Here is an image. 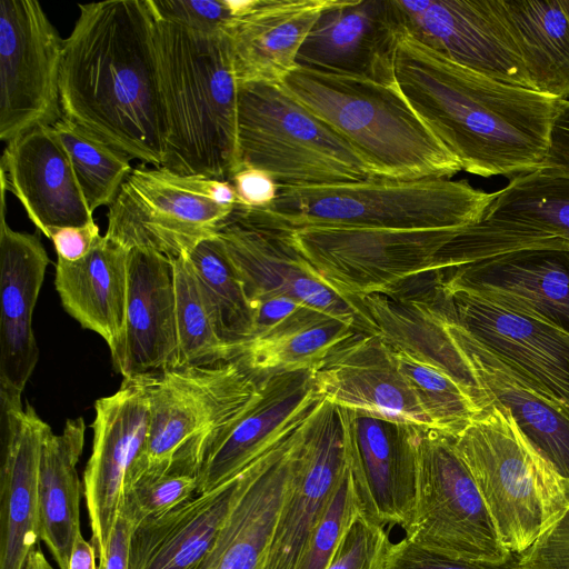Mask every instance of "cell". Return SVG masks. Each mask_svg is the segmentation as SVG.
I'll list each match as a JSON object with an SVG mask.
<instances>
[{"instance_id": "1", "label": "cell", "mask_w": 569, "mask_h": 569, "mask_svg": "<svg viewBox=\"0 0 569 569\" xmlns=\"http://www.w3.org/2000/svg\"><path fill=\"white\" fill-rule=\"evenodd\" d=\"M78 7L63 40V118L130 159L162 167L166 133L150 0Z\"/></svg>"}, {"instance_id": "2", "label": "cell", "mask_w": 569, "mask_h": 569, "mask_svg": "<svg viewBox=\"0 0 569 569\" xmlns=\"http://www.w3.org/2000/svg\"><path fill=\"white\" fill-rule=\"evenodd\" d=\"M395 76L407 102L462 170L513 178L542 168L561 99L459 64L402 30Z\"/></svg>"}, {"instance_id": "3", "label": "cell", "mask_w": 569, "mask_h": 569, "mask_svg": "<svg viewBox=\"0 0 569 569\" xmlns=\"http://www.w3.org/2000/svg\"><path fill=\"white\" fill-rule=\"evenodd\" d=\"M154 17L166 133L162 167L230 181L238 170V82L229 38Z\"/></svg>"}, {"instance_id": "4", "label": "cell", "mask_w": 569, "mask_h": 569, "mask_svg": "<svg viewBox=\"0 0 569 569\" xmlns=\"http://www.w3.org/2000/svg\"><path fill=\"white\" fill-rule=\"evenodd\" d=\"M280 84L342 138L379 179H449L462 170L398 86L300 66Z\"/></svg>"}, {"instance_id": "5", "label": "cell", "mask_w": 569, "mask_h": 569, "mask_svg": "<svg viewBox=\"0 0 569 569\" xmlns=\"http://www.w3.org/2000/svg\"><path fill=\"white\" fill-rule=\"evenodd\" d=\"M495 197L496 192L476 189L466 180L375 179L328 187H278L269 207L244 208L261 222L281 229L438 230L477 223Z\"/></svg>"}, {"instance_id": "6", "label": "cell", "mask_w": 569, "mask_h": 569, "mask_svg": "<svg viewBox=\"0 0 569 569\" xmlns=\"http://www.w3.org/2000/svg\"><path fill=\"white\" fill-rule=\"evenodd\" d=\"M451 437L502 545L511 553L523 552L565 511L563 479L495 401Z\"/></svg>"}, {"instance_id": "7", "label": "cell", "mask_w": 569, "mask_h": 569, "mask_svg": "<svg viewBox=\"0 0 569 569\" xmlns=\"http://www.w3.org/2000/svg\"><path fill=\"white\" fill-rule=\"evenodd\" d=\"M237 152L238 170H262L278 187L313 188L379 179L342 138L280 83L238 84Z\"/></svg>"}, {"instance_id": "8", "label": "cell", "mask_w": 569, "mask_h": 569, "mask_svg": "<svg viewBox=\"0 0 569 569\" xmlns=\"http://www.w3.org/2000/svg\"><path fill=\"white\" fill-rule=\"evenodd\" d=\"M237 203L228 180L138 166L109 207L104 236L177 259L216 237Z\"/></svg>"}, {"instance_id": "9", "label": "cell", "mask_w": 569, "mask_h": 569, "mask_svg": "<svg viewBox=\"0 0 569 569\" xmlns=\"http://www.w3.org/2000/svg\"><path fill=\"white\" fill-rule=\"evenodd\" d=\"M277 229L327 286L353 300L391 293L417 277L439 270L438 253L461 228Z\"/></svg>"}, {"instance_id": "10", "label": "cell", "mask_w": 569, "mask_h": 569, "mask_svg": "<svg viewBox=\"0 0 569 569\" xmlns=\"http://www.w3.org/2000/svg\"><path fill=\"white\" fill-rule=\"evenodd\" d=\"M417 462L416 503L405 538L455 559L509 560L513 553L502 545L452 437L418 426Z\"/></svg>"}, {"instance_id": "11", "label": "cell", "mask_w": 569, "mask_h": 569, "mask_svg": "<svg viewBox=\"0 0 569 569\" xmlns=\"http://www.w3.org/2000/svg\"><path fill=\"white\" fill-rule=\"evenodd\" d=\"M138 379L149 401L147 440L134 461L142 466L169 465L193 443L204 453L210 441L254 400L261 382L238 360L178 367Z\"/></svg>"}, {"instance_id": "12", "label": "cell", "mask_w": 569, "mask_h": 569, "mask_svg": "<svg viewBox=\"0 0 569 569\" xmlns=\"http://www.w3.org/2000/svg\"><path fill=\"white\" fill-rule=\"evenodd\" d=\"M63 40L34 0L0 1V139L9 142L63 116Z\"/></svg>"}, {"instance_id": "13", "label": "cell", "mask_w": 569, "mask_h": 569, "mask_svg": "<svg viewBox=\"0 0 569 569\" xmlns=\"http://www.w3.org/2000/svg\"><path fill=\"white\" fill-rule=\"evenodd\" d=\"M390 6L399 29L419 42L499 81L532 89L496 0H390Z\"/></svg>"}, {"instance_id": "14", "label": "cell", "mask_w": 569, "mask_h": 569, "mask_svg": "<svg viewBox=\"0 0 569 569\" xmlns=\"http://www.w3.org/2000/svg\"><path fill=\"white\" fill-rule=\"evenodd\" d=\"M216 237L233 264L246 293L260 298L284 296L328 316L369 330L359 302L333 291L286 242L281 231L268 226L239 204Z\"/></svg>"}, {"instance_id": "15", "label": "cell", "mask_w": 569, "mask_h": 569, "mask_svg": "<svg viewBox=\"0 0 569 569\" xmlns=\"http://www.w3.org/2000/svg\"><path fill=\"white\" fill-rule=\"evenodd\" d=\"M339 409L360 515L383 527L405 529L416 503L418 426Z\"/></svg>"}, {"instance_id": "16", "label": "cell", "mask_w": 569, "mask_h": 569, "mask_svg": "<svg viewBox=\"0 0 569 569\" xmlns=\"http://www.w3.org/2000/svg\"><path fill=\"white\" fill-rule=\"evenodd\" d=\"M347 469L343 422L323 399L299 445L261 569H296Z\"/></svg>"}, {"instance_id": "17", "label": "cell", "mask_w": 569, "mask_h": 569, "mask_svg": "<svg viewBox=\"0 0 569 569\" xmlns=\"http://www.w3.org/2000/svg\"><path fill=\"white\" fill-rule=\"evenodd\" d=\"M441 286L470 336L569 416V335L475 293Z\"/></svg>"}, {"instance_id": "18", "label": "cell", "mask_w": 569, "mask_h": 569, "mask_svg": "<svg viewBox=\"0 0 569 569\" xmlns=\"http://www.w3.org/2000/svg\"><path fill=\"white\" fill-rule=\"evenodd\" d=\"M441 283L569 335V242L538 244L437 270Z\"/></svg>"}, {"instance_id": "19", "label": "cell", "mask_w": 569, "mask_h": 569, "mask_svg": "<svg viewBox=\"0 0 569 569\" xmlns=\"http://www.w3.org/2000/svg\"><path fill=\"white\" fill-rule=\"evenodd\" d=\"M312 371L263 378L250 406L208 445L198 472V493L236 478L298 429L322 401Z\"/></svg>"}, {"instance_id": "20", "label": "cell", "mask_w": 569, "mask_h": 569, "mask_svg": "<svg viewBox=\"0 0 569 569\" xmlns=\"http://www.w3.org/2000/svg\"><path fill=\"white\" fill-rule=\"evenodd\" d=\"M92 451L83 473L91 540L101 561L119 516L126 477L144 449L149 401L140 379L94 403Z\"/></svg>"}, {"instance_id": "21", "label": "cell", "mask_w": 569, "mask_h": 569, "mask_svg": "<svg viewBox=\"0 0 569 569\" xmlns=\"http://www.w3.org/2000/svg\"><path fill=\"white\" fill-rule=\"evenodd\" d=\"M560 242H569V177L542 168L510 179L482 219L460 234L470 261Z\"/></svg>"}, {"instance_id": "22", "label": "cell", "mask_w": 569, "mask_h": 569, "mask_svg": "<svg viewBox=\"0 0 569 569\" xmlns=\"http://www.w3.org/2000/svg\"><path fill=\"white\" fill-rule=\"evenodd\" d=\"M399 34L390 0H333L303 41L297 66L397 86Z\"/></svg>"}, {"instance_id": "23", "label": "cell", "mask_w": 569, "mask_h": 569, "mask_svg": "<svg viewBox=\"0 0 569 569\" xmlns=\"http://www.w3.org/2000/svg\"><path fill=\"white\" fill-rule=\"evenodd\" d=\"M310 419L244 470L216 540L189 569H261Z\"/></svg>"}, {"instance_id": "24", "label": "cell", "mask_w": 569, "mask_h": 569, "mask_svg": "<svg viewBox=\"0 0 569 569\" xmlns=\"http://www.w3.org/2000/svg\"><path fill=\"white\" fill-rule=\"evenodd\" d=\"M0 569H22L40 539L39 465L50 427L21 397L0 393Z\"/></svg>"}, {"instance_id": "25", "label": "cell", "mask_w": 569, "mask_h": 569, "mask_svg": "<svg viewBox=\"0 0 569 569\" xmlns=\"http://www.w3.org/2000/svg\"><path fill=\"white\" fill-rule=\"evenodd\" d=\"M312 381L323 399L339 407L431 428L391 347L376 332L357 331L312 371Z\"/></svg>"}, {"instance_id": "26", "label": "cell", "mask_w": 569, "mask_h": 569, "mask_svg": "<svg viewBox=\"0 0 569 569\" xmlns=\"http://www.w3.org/2000/svg\"><path fill=\"white\" fill-rule=\"evenodd\" d=\"M6 190L1 179L0 393L21 397L39 359L32 315L50 259L38 234L7 223Z\"/></svg>"}, {"instance_id": "27", "label": "cell", "mask_w": 569, "mask_h": 569, "mask_svg": "<svg viewBox=\"0 0 569 569\" xmlns=\"http://www.w3.org/2000/svg\"><path fill=\"white\" fill-rule=\"evenodd\" d=\"M112 363L127 380L179 367L173 264L161 253L129 250L124 332Z\"/></svg>"}, {"instance_id": "28", "label": "cell", "mask_w": 569, "mask_h": 569, "mask_svg": "<svg viewBox=\"0 0 569 569\" xmlns=\"http://www.w3.org/2000/svg\"><path fill=\"white\" fill-rule=\"evenodd\" d=\"M1 179L47 238L53 229L94 221L68 151L52 126L37 127L7 142Z\"/></svg>"}, {"instance_id": "29", "label": "cell", "mask_w": 569, "mask_h": 569, "mask_svg": "<svg viewBox=\"0 0 569 569\" xmlns=\"http://www.w3.org/2000/svg\"><path fill=\"white\" fill-rule=\"evenodd\" d=\"M333 0H246L227 36L238 84L280 83L297 67L299 50Z\"/></svg>"}, {"instance_id": "30", "label": "cell", "mask_w": 569, "mask_h": 569, "mask_svg": "<svg viewBox=\"0 0 569 569\" xmlns=\"http://www.w3.org/2000/svg\"><path fill=\"white\" fill-rule=\"evenodd\" d=\"M129 250L101 236L77 261L57 259L54 286L64 310L107 342L112 362L124 332Z\"/></svg>"}, {"instance_id": "31", "label": "cell", "mask_w": 569, "mask_h": 569, "mask_svg": "<svg viewBox=\"0 0 569 569\" xmlns=\"http://www.w3.org/2000/svg\"><path fill=\"white\" fill-rule=\"evenodd\" d=\"M244 479L217 488L141 522L132 533L129 569H189L216 540Z\"/></svg>"}, {"instance_id": "32", "label": "cell", "mask_w": 569, "mask_h": 569, "mask_svg": "<svg viewBox=\"0 0 569 569\" xmlns=\"http://www.w3.org/2000/svg\"><path fill=\"white\" fill-rule=\"evenodd\" d=\"M459 328L463 350L490 401L502 406L541 457L569 479V416L480 346L460 322Z\"/></svg>"}, {"instance_id": "33", "label": "cell", "mask_w": 569, "mask_h": 569, "mask_svg": "<svg viewBox=\"0 0 569 569\" xmlns=\"http://www.w3.org/2000/svg\"><path fill=\"white\" fill-rule=\"evenodd\" d=\"M82 417L68 419L61 433L49 427L43 437L39 465V527L59 569H69L80 531L81 485L77 465L84 446Z\"/></svg>"}, {"instance_id": "34", "label": "cell", "mask_w": 569, "mask_h": 569, "mask_svg": "<svg viewBox=\"0 0 569 569\" xmlns=\"http://www.w3.org/2000/svg\"><path fill=\"white\" fill-rule=\"evenodd\" d=\"M532 89L569 98V8L566 0H496Z\"/></svg>"}, {"instance_id": "35", "label": "cell", "mask_w": 569, "mask_h": 569, "mask_svg": "<svg viewBox=\"0 0 569 569\" xmlns=\"http://www.w3.org/2000/svg\"><path fill=\"white\" fill-rule=\"evenodd\" d=\"M357 331L361 330L352 322L305 307L271 331L241 342L234 360L260 380L283 372L313 371Z\"/></svg>"}, {"instance_id": "36", "label": "cell", "mask_w": 569, "mask_h": 569, "mask_svg": "<svg viewBox=\"0 0 569 569\" xmlns=\"http://www.w3.org/2000/svg\"><path fill=\"white\" fill-rule=\"evenodd\" d=\"M201 456L194 448L180 450L169 465L133 463L123 485L119 513L134 529L198 495Z\"/></svg>"}, {"instance_id": "37", "label": "cell", "mask_w": 569, "mask_h": 569, "mask_svg": "<svg viewBox=\"0 0 569 569\" xmlns=\"http://www.w3.org/2000/svg\"><path fill=\"white\" fill-rule=\"evenodd\" d=\"M187 257L221 338L236 349L237 356V347L250 338L253 328V310L242 281L217 237L202 241Z\"/></svg>"}, {"instance_id": "38", "label": "cell", "mask_w": 569, "mask_h": 569, "mask_svg": "<svg viewBox=\"0 0 569 569\" xmlns=\"http://www.w3.org/2000/svg\"><path fill=\"white\" fill-rule=\"evenodd\" d=\"M176 289L179 367L232 361L236 349L220 336L212 310L186 256L171 259Z\"/></svg>"}, {"instance_id": "39", "label": "cell", "mask_w": 569, "mask_h": 569, "mask_svg": "<svg viewBox=\"0 0 569 569\" xmlns=\"http://www.w3.org/2000/svg\"><path fill=\"white\" fill-rule=\"evenodd\" d=\"M52 127L68 151L89 209L110 207L133 170L131 159L63 117Z\"/></svg>"}, {"instance_id": "40", "label": "cell", "mask_w": 569, "mask_h": 569, "mask_svg": "<svg viewBox=\"0 0 569 569\" xmlns=\"http://www.w3.org/2000/svg\"><path fill=\"white\" fill-rule=\"evenodd\" d=\"M391 349L432 429L453 436L481 413L472 397L446 372L403 350Z\"/></svg>"}, {"instance_id": "41", "label": "cell", "mask_w": 569, "mask_h": 569, "mask_svg": "<svg viewBox=\"0 0 569 569\" xmlns=\"http://www.w3.org/2000/svg\"><path fill=\"white\" fill-rule=\"evenodd\" d=\"M360 515L348 466L296 569H326L346 530Z\"/></svg>"}, {"instance_id": "42", "label": "cell", "mask_w": 569, "mask_h": 569, "mask_svg": "<svg viewBox=\"0 0 569 569\" xmlns=\"http://www.w3.org/2000/svg\"><path fill=\"white\" fill-rule=\"evenodd\" d=\"M391 545L383 526L359 515L326 569H385Z\"/></svg>"}, {"instance_id": "43", "label": "cell", "mask_w": 569, "mask_h": 569, "mask_svg": "<svg viewBox=\"0 0 569 569\" xmlns=\"http://www.w3.org/2000/svg\"><path fill=\"white\" fill-rule=\"evenodd\" d=\"M150 4L164 21L208 34H227L246 0H150Z\"/></svg>"}, {"instance_id": "44", "label": "cell", "mask_w": 569, "mask_h": 569, "mask_svg": "<svg viewBox=\"0 0 569 569\" xmlns=\"http://www.w3.org/2000/svg\"><path fill=\"white\" fill-rule=\"evenodd\" d=\"M385 569H521L517 555L505 562H480L450 558L403 538L392 543Z\"/></svg>"}, {"instance_id": "45", "label": "cell", "mask_w": 569, "mask_h": 569, "mask_svg": "<svg viewBox=\"0 0 569 569\" xmlns=\"http://www.w3.org/2000/svg\"><path fill=\"white\" fill-rule=\"evenodd\" d=\"M563 483L567 507L545 533L517 555L521 569H569V479Z\"/></svg>"}, {"instance_id": "46", "label": "cell", "mask_w": 569, "mask_h": 569, "mask_svg": "<svg viewBox=\"0 0 569 569\" xmlns=\"http://www.w3.org/2000/svg\"><path fill=\"white\" fill-rule=\"evenodd\" d=\"M239 206L254 209L269 207L277 198L278 186L267 172L256 168H240L230 179Z\"/></svg>"}, {"instance_id": "47", "label": "cell", "mask_w": 569, "mask_h": 569, "mask_svg": "<svg viewBox=\"0 0 569 569\" xmlns=\"http://www.w3.org/2000/svg\"><path fill=\"white\" fill-rule=\"evenodd\" d=\"M542 169L569 177V100H560L552 119Z\"/></svg>"}, {"instance_id": "48", "label": "cell", "mask_w": 569, "mask_h": 569, "mask_svg": "<svg viewBox=\"0 0 569 569\" xmlns=\"http://www.w3.org/2000/svg\"><path fill=\"white\" fill-rule=\"evenodd\" d=\"M101 237L99 226L93 221L81 227L57 228L50 231L58 258L77 261L87 256Z\"/></svg>"}, {"instance_id": "49", "label": "cell", "mask_w": 569, "mask_h": 569, "mask_svg": "<svg viewBox=\"0 0 569 569\" xmlns=\"http://www.w3.org/2000/svg\"><path fill=\"white\" fill-rule=\"evenodd\" d=\"M251 306L253 310V328L249 339L271 331L307 307L284 296L260 298L251 302Z\"/></svg>"}, {"instance_id": "50", "label": "cell", "mask_w": 569, "mask_h": 569, "mask_svg": "<svg viewBox=\"0 0 569 569\" xmlns=\"http://www.w3.org/2000/svg\"><path fill=\"white\" fill-rule=\"evenodd\" d=\"M133 525L119 513L114 523L106 555L98 569H129L130 543Z\"/></svg>"}, {"instance_id": "51", "label": "cell", "mask_w": 569, "mask_h": 569, "mask_svg": "<svg viewBox=\"0 0 569 569\" xmlns=\"http://www.w3.org/2000/svg\"><path fill=\"white\" fill-rule=\"evenodd\" d=\"M96 550L82 535H79L71 552L69 569H96Z\"/></svg>"}, {"instance_id": "52", "label": "cell", "mask_w": 569, "mask_h": 569, "mask_svg": "<svg viewBox=\"0 0 569 569\" xmlns=\"http://www.w3.org/2000/svg\"><path fill=\"white\" fill-rule=\"evenodd\" d=\"M22 569H52L40 548H34L27 558Z\"/></svg>"}]
</instances>
